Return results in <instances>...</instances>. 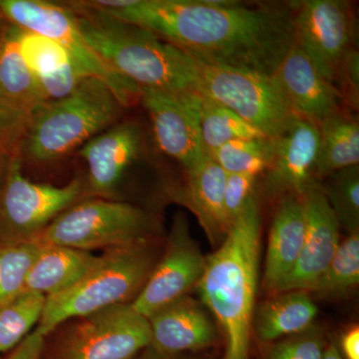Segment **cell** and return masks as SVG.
Masks as SVG:
<instances>
[{"instance_id": "e575fe53", "label": "cell", "mask_w": 359, "mask_h": 359, "mask_svg": "<svg viewBox=\"0 0 359 359\" xmlns=\"http://www.w3.org/2000/svg\"><path fill=\"white\" fill-rule=\"evenodd\" d=\"M344 102L358 109L359 99V53L355 48L349 52L340 67L337 80Z\"/></svg>"}, {"instance_id": "ac0fdd59", "label": "cell", "mask_w": 359, "mask_h": 359, "mask_svg": "<svg viewBox=\"0 0 359 359\" xmlns=\"http://www.w3.org/2000/svg\"><path fill=\"white\" fill-rule=\"evenodd\" d=\"M151 344L166 353H195L215 344L217 327L202 302L185 295L148 318Z\"/></svg>"}, {"instance_id": "4dcf8cb0", "label": "cell", "mask_w": 359, "mask_h": 359, "mask_svg": "<svg viewBox=\"0 0 359 359\" xmlns=\"http://www.w3.org/2000/svg\"><path fill=\"white\" fill-rule=\"evenodd\" d=\"M18 37L22 57L37 79L75 65L65 47L54 40L20 27Z\"/></svg>"}, {"instance_id": "5bb4252c", "label": "cell", "mask_w": 359, "mask_h": 359, "mask_svg": "<svg viewBox=\"0 0 359 359\" xmlns=\"http://www.w3.org/2000/svg\"><path fill=\"white\" fill-rule=\"evenodd\" d=\"M143 131L138 123L117 122L78 150L86 163L87 198L113 199L140 153Z\"/></svg>"}, {"instance_id": "f546056e", "label": "cell", "mask_w": 359, "mask_h": 359, "mask_svg": "<svg viewBox=\"0 0 359 359\" xmlns=\"http://www.w3.org/2000/svg\"><path fill=\"white\" fill-rule=\"evenodd\" d=\"M39 241L0 244V304L25 290V283L40 249Z\"/></svg>"}, {"instance_id": "f35d334b", "label": "cell", "mask_w": 359, "mask_h": 359, "mask_svg": "<svg viewBox=\"0 0 359 359\" xmlns=\"http://www.w3.org/2000/svg\"><path fill=\"white\" fill-rule=\"evenodd\" d=\"M323 359H344V356L340 353L339 347L337 344H330V346L325 348V353H323Z\"/></svg>"}, {"instance_id": "44dd1931", "label": "cell", "mask_w": 359, "mask_h": 359, "mask_svg": "<svg viewBox=\"0 0 359 359\" xmlns=\"http://www.w3.org/2000/svg\"><path fill=\"white\" fill-rule=\"evenodd\" d=\"M318 313L308 292H278L255 309L252 332L262 341H276L313 327Z\"/></svg>"}, {"instance_id": "8992f818", "label": "cell", "mask_w": 359, "mask_h": 359, "mask_svg": "<svg viewBox=\"0 0 359 359\" xmlns=\"http://www.w3.org/2000/svg\"><path fill=\"white\" fill-rule=\"evenodd\" d=\"M159 231L154 215L140 207L114 199L85 198L52 221L39 241L91 252L154 242Z\"/></svg>"}, {"instance_id": "d6a6232c", "label": "cell", "mask_w": 359, "mask_h": 359, "mask_svg": "<svg viewBox=\"0 0 359 359\" xmlns=\"http://www.w3.org/2000/svg\"><path fill=\"white\" fill-rule=\"evenodd\" d=\"M28 119L29 113L0 95V154L13 156L20 153Z\"/></svg>"}, {"instance_id": "d6986e66", "label": "cell", "mask_w": 359, "mask_h": 359, "mask_svg": "<svg viewBox=\"0 0 359 359\" xmlns=\"http://www.w3.org/2000/svg\"><path fill=\"white\" fill-rule=\"evenodd\" d=\"M186 173L185 184L174 197L197 217L210 242L219 245L231 228L224 208L226 174L207 155Z\"/></svg>"}, {"instance_id": "4fadbf2b", "label": "cell", "mask_w": 359, "mask_h": 359, "mask_svg": "<svg viewBox=\"0 0 359 359\" xmlns=\"http://www.w3.org/2000/svg\"><path fill=\"white\" fill-rule=\"evenodd\" d=\"M202 97L203 94L177 95L141 89L139 101L150 117L158 147L186 171L204 156L200 128Z\"/></svg>"}, {"instance_id": "7a4b0ae2", "label": "cell", "mask_w": 359, "mask_h": 359, "mask_svg": "<svg viewBox=\"0 0 359 359\" xmlns=\"http://www.w3.org/2000/svg\"><path fill=\"white\" fill-rule=\"evenodd\" d=\"M262 219L256 196L231 224L207 263L196 289L216 318L224 340L223 359H250L261 261Z\"/></svg>"}, {"instance_id": "7c38bea8", "label": "cell", "mask_w": 359, "mask_h": 359, "mask_svg": "<svg viewBox=\"0 0 359 359\" xmlns=\"http://www.w3.org/2000/svg\"><path fill=\"white\" fill-rule=\"evenodd\" d=\"M205 263L207 257L191 235L185 214L177 212L164 252L131 306L148 318L196 289L204 273Z\"/></svg>"}, {"instance_id": "277c9868", "label": "cell", "mask_w": 359, "mask_h": 359, "mask_svg": "<svg viewBox=\"0 0 359 359\" xmlns=\"http://www.w3.org/2000/svg\"><path fill=\"white\" fill-rule=\"evenodd\" d=\"M123 109L105 82L84 78L69 95L45 101L32 111L20 147L23 163L65 158L119 122Z\"/></svg>"}, {"instance_id": "9c48e42d", "label": "cell", "mask_w": 359, "mask_h": 359, "mask_svg": "<svg viewBox=\"0 0 359 359\" xmlns=\"http://www.w3.org/2000/svg\"><path fill=\"white\" fill-rule=\"evenodd\" d=\"M0 11L11 25L57 42L86 77L98 78L114 92L123 107L138 102L141 89L111 69L84 39L67 4L44 0H0Z\"/></svg>"}, {"instance_id": "8fae6325", "label": "cell", "mask_w": 359, "mask_h": 359, "mask_svg": "<svg viewBox=\"0 0 359 359\" xmlns=\"http://www.w3.org/2000/svg\"><path fill=\"white\" fill-rule=\"evenodd\" d=\"M289 4L294 43L337 87L340 67L355 48L353 6L346 0H302Z\"/></svg>"}, {"instance_id": "3957f363", "label": "cell", "mask_w": 359, "mask_h": 359, "mask_svg": "<svg viewBox=\"0 0 359 359\" xmlns=\"http://www.w3.org/2000/svg\"><path fill=\"white\" fill-rule=\"evenodd\" d=\"M66 4L90 46L120 76L140 89L205 95L198 66L186 51L87 1Z\"/></svg>"}, {"instance_id": "d4e9b609", "label": "cell", "mask_w": 359, "mask_h": 359, "mask_svg": "<svg viewBox=\"0 0 359 359\" xmlns=\"http://www.w3.org/2000/svg\"><path fill=\"white\" fill-rule=\"evenodd\" d=\"M200 128L203 152L210 157L229 142L266 137L226 106L205 95L201 100Z\"/></svg>"}, {"instance_id": "7402d4cb", "label": "cell", "mask_w": 359, "mask_h": 359, "mask_svg": "<svg viewBox=\"0 0 359 359\" xmlns=\"http://www.w3.org/2000/svg\"><path fill=\"white\" fill-rule=\"evenodd\" d=\"M97 257L87 250L42 244L28 273L25 290L46 297L65 292L89 271Z\"/></svg>"}, {"instance_id": "cb8c5ba5", "label": "cell", "mask_w": 359, "mask_h": 359, "mask_svg": "<svg viewBox=\"0 0 359 359\" xmlns=\"http://www.w3.org/2000/svg\"><path fill=\"white\" fill-rule=\"evenodd\" d=\"M18 34V26L9 25L0 50V95L30 114L47 99L22 57Z\"/></svg>"}, {"instance_id": "836d02e7", "label": "cell", "mask_w": 359, "mask_h": 359, "mask_svg": "<svg viewBox=\"0 0 359 359\" xmlns=\"http://www.w3.org/2000/svg\"><path fill=\"white\" fill-rule=\"evenodd\" d=\"M257 176L252 174H228L224 183V208L231 224L244 212L255 197Z\"/></svg>"}, {"instance_id": "2e32d148", "label": "cell", "mask_w": 359, "mask_h": 359, "mask_svg": "<svg viewBox=\"0 0 359 359\" xmlns=\"http://www.w3.org/2000/svg\"><path fill=\"white\" fill-rule=\"evenodd\" d=\"M320 133L316 123L295 120L285 134L276 139L273 162L264 172V192L271 199L302 197L316 183Z\"/></svg>"}, {"instance_id": "ba28073f", "label": "cell", "mask_w": 359, "mask_h": 359, "mask_svg": "<svg viewBox=\"0 0 359 359\" xmlns=\"http://www.w3.org/2000/svg\"><path fill=\"white\" fill-rule=\"evenodd\" d=\"M193 58L205 95L235 112L266 138H278L299 119L269 75Z\"/></svg>"}, {"instance_id": "b9f144b4", "label": "cell", "mask_w": 359, "mask_h": 359, "mask_svg": "<svg viewBox=\"0 0 359 359\" xmlns=\"http://www.w3.org/2000/svg\"><path fill=\"white\" fill-rule=\"evenodd\" d=\"M133 359H139V358H133Z\"/></svg>"}, {"instance_id": "52a82bcc", "label": "cell", "mask_w": 359, "mask_h": 359, "mask_svg": "<svg viewBox=\"0 0 359 359\" xmlns=\"http://www.w3.org/2000/svg\"><path fill=\"white\" fill-rule=\"evenodd\" d=\"M85 198L84 178L62 187L34 183L23 174L20 153L13 155L0 179V244L39 241L52 221Z\"/></svg>"}, {"instance_id": "83f0119b", "label": "cell", "mask_w": 359, "mask_h": 359, "mask_svg": "<svg viewBox=\"0 0 359 359\" xmlns=\"http://www.w3.org/2000/svg\"><path fill=\"white\" fill-rule=\"evenodd\" d=\"M276 139L264 137L229 142L217 149L211 157L226 175L252 174L259 176L264 173L273 162Z\"/></svg>"}, {"instance_id": "9a60e30c", "label": "cell", "mask_w": 359, "mask_h": 359, "mask_svg": "<svg viewBox=\"0 0 359 359\" xmlns=\"http://www.w3.org/2000/svg\"><path fill=\"white\" fill-rule=\"evenodd\" d=\"M302 197L306 211L304 245L294 269L275 294L290 290L308 292L327 269L340 244L339 222L318 182L309 187Z\"/></svg>"}, {"instance_id": "8d00e7d4", "label": "cell", "mask_w": 359, "mask_h": 359, "mask_svg": "<svg viewBox=\"0 0 359 359\" xmlns=\"http://www.w3.org/2000/svg\"><path fill=\"white\" fill-rule=\"evenodd\" d=\"M340 353L344 359H359V328L354 327L342 335Z\"/></svg>"}, {"instance_id": "1f68e13d", "label": "cell", "mask_w": 359, "mask_h": 359, "mask_svg": "<svg viewBox=\"0 0 359 359\" xmlns=\"http://www.w3.org/2000/svg\"><path fill=\"white\" fill-rule=\"evenodd\" d=\"M325 348L323 332L313 325L301 334L276 341L269 349L266 359H323Z\"/></svg>"}, {"instance_id": "74e56055", "label": "cell", "mask_w": 359, "mask_h": 359, "mask_svg": "<svg viewBox=\"0 0 359 359\" xmlns=\"http://www.w3.org/2000/svg\"><path fill=\"white\" fill-rule=\"evenodd\" d=\"M185 353H166L156 351L153 347L148 346L141 353L139 359H187L184 356Z\"/></svg>"}, {"instance_id": "60d3db41", "label": "cell", "mask_w": 359, "mask_h": 359, "mask_svg": "<svg viewBox=\"0 0 359 359\" xmlns=\"http://www.w3.org/2000/svg\"><path fill=\"white\" fill-rule=\"evenodd\" d=\"M13 156H6L0 154V179H1L2 174H4V170H6L7 163Z\"/></svg>"}, {"instance_id": "4316f807", "label": "cell", "mask_w": 359, "mask_h": 359, "mask_svg": "<svg viewBox=\"0 0 359 359\" xmlns=\"http://www.w3.org/2000/svg\"><path fill=\"white\" fill-rule=\"evenodd\" d=\"M359 283V231L340 243L332 262L308 292L320 297H339Z\"/></svg>"}, {"instance_id": "ab89813d", "label": "cell", "mask_w": 359, "mask_h": 359, "mask_svg": "<svg viewBox=\"0 0 359 359\" xmlns=\"http://www.w3.org/2000/svg\"><path fill=\"white\" fill-rule=\"evenodd\" d=\"M9 25H11V23L4 18V16L2 15L1 11H0V50H1L4 39H6V35L7 29H8Z\"/></svg>"}, {"instance_id": "6da1fadb", "label": "cell", "mask_w": 359, "mask_h": 359, "mask_svg": "<svg viewBox=\"0 0 359 359\" xmlns=\"http://www.w3.org/2000/svg\"><path fill=\"white\" fill-rule=\"evenodd\" d=\"M191 56L271 75L294 44L290 4L230 0L87 1Z\"/></svg>"}, {"instance_id": "30bf717a", "label": "cell", "mask_w": 359, "mask_h": 359, "mask_svg": "<svg viewBox=\"0 0 359 359\" xmlns=\"http://www.w3.org/2000/svg\"><path fill=\"white\" fill-rule=\"evenodd\" d=\"M42 359H133L151 344L147 318L131 304H117L77 318Z\"/></svg>"}, {"instance_id": "e0dca14e", "label": "cell", "mask_w": 359, "mask_h": 359, "mask_svg": "<svg viewBox=\"0 0 359 359\" xmlns=\"http://www.w3.org/2000/svg\"><path fill=\"white\" fill-rule=\"evenodd\" d=\"M271 77L297 117L318 125L342 109L344 98L339 89L318 72L309 56L295 43Z\"/></svg>"}, {"instance_id": "603a6c76", "label": "cell", "mask_w": 359, "mask_h": 359, "mask_svg": "<svg viewBox=\"0 0 359 359\" xmlns=\"http://www.w3.org/2000/svg\"><path fill=\"white\" fill-rule=\"evenodd\" d=\"M318 158L316 177L328 175L359 163V125L351 114L340 109L318 124Z\"/></svg>"}, {"instance_id": "d590c367", "label": "cell", "mask_w": 359, "mask_h": 359, "mask_svg": "<svg viewBox=\"0 0 359 359\" xmlns=\"http://www.w3.org/2000/svg\"><path fill=\"white\" fill-rule=\"evenodd\" d=\"M45 346L46 337L34 330L15 348L9 351L6 358L1 359H42Z\"/></svg>"}, {"instance_id": "f1b7e54d", "label": "cell", "mask_w": 359, "mask_h": 359, "mask_svg": "<svg viewBox=\"0 0 359 359\" xmlns=\"http://www.w3.org/2000/svg\"><path fill=\"white\" fill-rule=\"evenodd\" d=\"M320 184L339 226L348 233L359 231V166L339 170Z\"/></svg>"}, {"instance_id": "7bdbcfd3", "label": "cell", "mask_w": 359, "mask_h": 359, "mask_svg": "<svg viewBox=\"0 0 359 359\" xmlns=\"http://www.w3.org/2000/svg\"><path fill=\"white\" fill-rule=\"evenodd\" d=\"M0 359H1V358H0Z\"/></svg>"}, {"instance_id": "484cf974", "label": "cell", "mask_w": 359, "mask_h": 359, "mask_svg": "<svg viewBox=\"0 0 359 359\" xmlns=\"http://www.w3.org/2000/svg\"><path fill=\"white\" fill-rule=\"evenodd\" d=\"M46 297L25 292L0 304V353H8L39 325Z\"/></svg>"}, {"instance_id": "5b68a950", "label": "cell", "mask_w": 359, "mask_h": 359, "mask_svg": "<svg viewBox=\"0 0 359 359\" xmlns=\"http://www.w3.org/2000/svg\"><path fill=\"white\" fill-rule=\"evenodd\" d=\"M154 242L107 250L74 285L46 297L36 332L46 337L65 321L132 304L157 264Z\"/></svg>"}, {"instance_id": "ffe728a7", "label": "cell", "mask_w": 359, "mask_h": 359, "mask_svg": "<svg viewBox=\"0 0 359 359\" xmlns=\"http://www.w3.org/2000/svg\"><path fill=\"white\" fill-rule=\"evenodd\" d=\"M306 236V211L302 197L287 196L278 202L269 231L264 289L275 294L294 269Z\"/></svg>"}]
</instances>
